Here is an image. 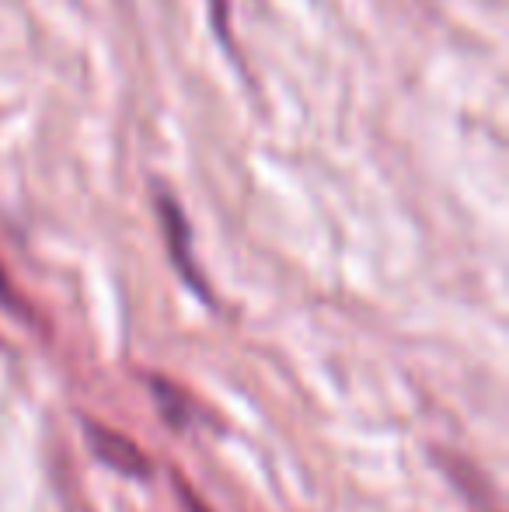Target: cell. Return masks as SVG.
Returning a JSON list of instances; mask_svg holds the SVG:
<instances>
[{
    "label": "cell",
    "mask_w": 509,
    "mask_h": 512,
    "mask_svg": "<svg viewBox=\"0 0 509 512\" xmlns=\"http://www.w3.org/2000/svg\"><path fill=\"white\" fill-rule=\"evenodd\" d=\"M84 432H88V446L105 467L119 474H129V478H147L150 474V460L140 446L133 443L123 432L105 429L102 422H84Z\"/></svg>",
    "instance_id": "7a4b0ae2"
},
{
    "label": "cell",
    "mask_w": 509,
    "mask_h": 512,
    "mask_svg": "<svg viewBox=\"0 0 509 512\" xmlns=\"http://www.w3.org/2000/svg\"><path fill=\"white\" fill-rule=\"evenodd\" d=\"M0 297L7 300V279H4V272H0Z\"/></svg>",
    "instance_id": "277c9868"
},
{
    "label": "cell",
    "mask_w": 509,
    "mask_h": 512,
    "mask_svg": "<svg viewBox=\"0 0 509 512\" xmlns=\"http://www.w3.org/2000/svg\"><path fill=\"white\" fill-rule=\"evenodd\" d=\"M210 7H213V25H217L220 39L227 42V4L224 0H210Z\"/></svg>",
    "instance_id": "3957f363"
},
{
    "label": "cell",
    "mask_w": 509,
    "mask_h": 512,
    "mask_svg": "<svg viewBox=\"0 0 509 512\" xmlns=\"http://www.w3.org/2000/svg\"><path fill=\"white\" fill-rule=\"evenodd\" d=\"M157 213H161V223H164V241H168V251H171V262L175 269L182 272V279L199 293L203 300H210V290H206V279L199 276L196 262H192V248H189V223H185V213L182 206L175 203V196L161 192L157 196Z\"/></svg>",
    "instance_id": "6da1fadb"
}]
</instances>
